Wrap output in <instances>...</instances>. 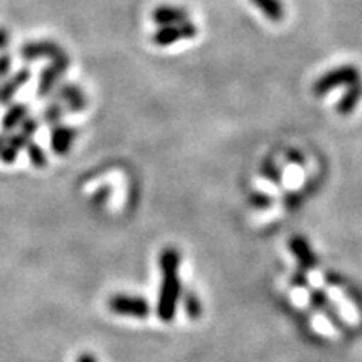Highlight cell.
Segmentation results:
<instances>
[{
	"instance_id": "1",
	"label": "cell",
	"mask_w": 362,
	"mask_h": 362,
	"mask_svg": "<svg viewBox=\"0 0 362 362\" xmlns=\"http://www.w3.org/2000/svg\"><path fill=\"white\" fill-rule=\"evenodd\" d=\"M181 296V284L178 274H163V282L158 298V317L163 322H171L176 314Z\"/></svg>"
},
{
	"instance_id": "2",
	"label": "cell",
	"mask_w": 362,
	"mask_h": 362,
	"mask_svg": "<svg viewBox=\"0 0 362 362\" xmlns=\"http://www.w3.org/2000/svg\"><path fill=\"white\" fill-rule=\"evenodd\" d=\"M361 81V72L356 66H341L337 69L329 71L314 84L315 96H325L332 89L341 88V86H352Z\"/></svg>"
},
{
	"instance_id": "3",
	"label": "cell",
	"mask_w": 362,
	"mask_h": 362,
	"mask_svg": "<svg viewBox=\"0 0 362 362\" xmlns=\"http://www.w3.org/2000/svg\"><path fill=\"white\" fill-rule=\"evenodd\" d=\"M69 66H71V59L67 57V54L57 59H52L51 64L45 67L39 76V84H37L39 99L51 96L52 90L57 88L59 83H61L62 76H64L67 69H69Z\"/></svg>"
},
{
	"instance_id": "4",
	"label": "cell",
	"mask_w": 362,
	"mask_h": 362,
	"mask_svg": "<svg viewBox=\"0 0 362 362\" xmlns=\"http://www.w3.org/2000/svg\"><path fill=\"white\" fill-rule=\"evenodd\" d=\"M51 98L52 101L64 104L66 111L69 112H81L88 107V98H86L84 90L76 84L59 83L57 88L52 90Z\"/></svg>"
},
{
	"instance_id": "5",
	"label": "cell",
	"mask_w": 362,
	"mask_h": 362,
	"mask_svg": "<svg viewBox=\"0 0 362 362\" xmlns=\"http://www.w3.org/2000/svg\"><path fill=\"white\" fill-rule=\"evenodd\" d=\"M110 310L119 315H129V317H138V319H144L149 315V304L141 297H129V296H117L111 297L110 302Z\"/></svg>"
},
{
	"instance_id": "6",
	"label": "cell",
	"mask_w": 362,
	"mask_h": 362,
	"mask_svg": "<svg viewBox=\"0 0 362 362\" xmlns=\"http://www.w3.org/2000/svg\"><path fill=\"white\" fill-rule=\"evenodd\" d=\"M197 35V27L192 22H181V24L176 25H165L160 27L156 30V34L153 35V42L156 45H161V47H166V45H171L178 40L183 39H193Z\"/></svg>"
},
{
	"instance_id": "7",
	"label": "cell",
	"mask_w": 362,
	"mask_h": 362,
	"mask_svg": "<svg viewBox=\"0 0 362 362\" xmlns=\"http://www.w3.org/2000/svg\"><path fill=\"white\" fill-rule=\"evenodd\" d=\"M64 49L52 40H39V42H29L22 45L21 57L24 61H35V59H57L64 56Z\"/></svg>"
},
{
	"instance_id": "8",
	"label": "cell",
	"mask_w": 362,
	"mask_h": 362,
	"mask_svg": "<svg viewBox=\"0 0 362 362\" xmlns=\"http://www.w3.org/2000/svg\"><path fill=\"white\" fill-rule=\"evenodd\" d=\"M78 131L71 126L66 124H56L51 129V149L59 156H64L71 151L72 143H74Z\"/></svg>"
},
{
	"instance_id": "9",
	"label": "cell",
	"mask_w": 362,
	"mask_h": 362,
	"mask_svg": "<svg viewBox=\"0 0 362 362\" xmlns=\"http://www.w3.org/2000/svg\"><path fill=\"white\" fill-rule=\"evenodd\" d=\"M288 247H291L292 253L296 255L298 264H300V269L312 270L317 265L315 253H314V250H312L309 242H307L304 237H300V235L292 237L291 242H288Z\"/></svg>"
},
{
	"instance_id": "10",
	"label": "cell",
	"mask_w": 362,
	"mask_h": 362,
	"mask_svg": "<svg viewBox=\"0 0 362 362\" xmlns=\"http://www.w3.org/2000/svg\"><path fill=\"white\" fill-rule=\"evenodd\" d=\"M153 21L156 22L158 25H176L181 24V22L188 21V12L185 8L173 7V6H161L155 8L153 12Z\"/></svg>"
},
{
	"instance_id": "11",
	"label": "cell",
	"mask_w": 362,
	"mask_h": 362,
	"mask_svg": "<svg viewBox=\"0 0 362 362\" xmlns=\"http://www.w3.org/2000/svg\"><path fill=\"white\" fill-rule=\"evenodd\" d=\"M30 76L33 74H30L29 69H21L19 72H16L11 79L6 81L4 84H0V104L11 103L17 90H19L24 84L29 83Z\"/></svg>"
},
{
	"instance_id": "12",
	"label": "cell",
	"mask_w": 362,
	"mask_h": 362,
	"mask_svg": "<svg viewBox=\"0 0 362 362\" xmlns=\"http://www.w3.org/2000/svg\"><path fill=\"white\" fill-rule=\"evenodd\" d=\"M29 116V106L24 103H16L8 107L6 115L2 117V129L4 133H11L22 124V121Z\"/></svg>"
},
{
	"instance_id": "13",
	"label": "cell",
	"mask_w": 362,
	"mask_h": 362,
	"mask_svg": "<svg viewBox=\"0 0 362 362\" xmlns=\"http://www.w3.org/2000/svg\"><path fill=\"white\" fill-rule=\"evenodd\" d=\"M361 99H362V83L359 81V83L349 86V89L346 90V94H344L342 99L337 104V112L342 116L351 115V112H354L356 106L359 104Z\"/></svg>"
},
{
	"instance_id": "14",
	"label": "cell",
	"mask_w": 362,
	"mask_h": 362,
	"mask_svg": "<svg viewBox=\"0 0 362 362\" xmlns=\"http://www.w3.org/2000/svg\"><path fill=\"white\" fill-rule=\"evenodd\" d=\"M252 2L260 8L262 13H264L267 19L274 22H279L284 19L285 8L280 0H252Z\"/></svg>"
},
{
	"instance_id": "15",
	"label": "cell",
	"mask_w": 362,
	"mask_h": 362,
	"mask_svg": "<svg viewBox=\"0 0 362 362\" xmlns=\"http://www.w3.org/2000/svg\"><path fill=\"white\" fill-rule=\"evenodd\" d=\"M180 264H181V257L176 248H165V250L160 253L161 274H178Z\"/></svg>"
},
{
	"instance_id": "16",
	"label": "cell",
	"mask_w": 362,
	"mask_h": 362,
	"mask_svg": "<svg viewBox=\"0 0 362 362\" xmlns=\"http://www.w3.org/2000/svg\"><path fill=\"white\" fill-rule=\"evenodd\" d=\"M64 115H66L64 104H61V103H57V101H52L44 110L42 121H44L45 124H49V126L61 124V121H62V117H64Z\"/></svg>"
},
{
	"instance_id": "17",
	"label": "cell",
	"mask_w": 362,
	"mask_h": 362,
	"mask_svg": "<svg viewBox=\"0 0 362 362\" xmlns=\"http://www.w3.org/2000/svg\"><path fill=\"white\" fill-rule=\"evenodd\" d=\"M25 149L30 163H33L35 168H45V166H47V155H45V151L37 143H34L33 139H30V141L27 143Z\"/></svg>"
},
{
	"instance_id": "18",
	"label": "cell",
	"mask_w": 362,
	"mask_h": 362,
	"mask_svg": "<svg viewBox=\"0 0 362 362\" xmlns=\"http://www.w3.org/2000/svg\"><path fill=\"white\" fill-rule=\"evenodd\" d=\"M183 304H185V312H187V315L189 319L197 320L198 317L202 315V302L200 298L194 296V292H187L183 297Z\"/></svg>"
},
{
	"instance_id": "19",
	"label": "cell",
	"mask_w": 362,
	"mask_h": 362,
	"mask_svg": "<svg viewBox=\"0 0 362 362\" xmlns=\"http://www.w3.org/2000/svg\"><path fill=\"white\" fill-rule=\"evenodd\" d=\"M262 175H264L267 180L272 181V183H275V185L282 181V175H280L279 168L274 165V163H270V161H265L264 168H262Z\"/></svg>"
},
{
	"instance_id": "20",
	"label": "cell",
	"mask_w": 362,
	"mask_h": 362,
	"mask_svg": "<svg viewBox=\"0 0 362 362\" xmlns=\"http://www.w3.org/2000/svg\"><path fill=\"white\" fill-rule=\"evenodd\" d=\"M29 141H30V139L27 138V136L22 134L21 131H19V133H16V134H8L7 136V143L11 144V146L16 149V151H19V153L27 146V143H29Z\"/></svg>"
},
{
	"instance_id": "21",
	"label": "cell",
	"mask_w": 362,
	"mask_h": 362,
	"mask_svg": "<svg viewBox=\"0 0 362 362\" xmlns=\"http://www.w3.org/2000/svg\"><path fill=\"white\" fill-rule=\"evenodd\" d=\"M39 129V121L35 119V117H29L27 116L24 121H22L21 124V133L27 136V138H33V136L35 134V131Z\"/></svg>"
},
{
	"instance_id": "22",
	"label": "cell",
	"mask_w": 362,
	"mask_h": 362,
	"mask_svg": "<svg viewBox=\"0 0 362 362\" xmlns=\"http://www.w3.org/2000/svg\"><path fill=\"white\" fill-rule=\"evenodd\" d=\"M250 205L255 208H269L272 205V198L267 197V194L255 193L250 197Z\"/></svg>"
},
{
	"instance_id": "23",
	"label": "cell",
	"mask_w": 362,
	"mask_h": 362,
	"mask_svg": "<svg viewBox=\"0 0 362 362\" xmlns=\"http://www.w3.org/2000/svg\"><path fill=\"white\" fill-rule=\"evenodd\" d=\"M11 67H12L11 56H7V54L0 56V79L6 78V76L8 74V71H11Z\"/></svg>"
},
{
	"instance_id": "24",
	"label": "cell",
	"mask_w": 362,
	"mask_h": 362,
	"mask_svg": "<svg viewBox=\"0 0 362 362\" xmlns=\"http://www.w3.org/2000/svg\"><path fill=\"white\" fill-rule=\"evenodd\" d=\"M293 284H296L297 287H304V288H307V291H309V288H310L309 280H307L304 272H297V274L293 275Z\"/></svg>"
},
{
	"instance_id": "25",
	"label": "cell",
	"mask_w": 362,
	"mask_h": 362,
	"mask_svg": "<svg viewBox=\"0 0 362 362\" xmlns=\"http://www.w3.org/2000/svg\"><path fill=\"white\" fill-rule=\"evenodd\" d=\"M288 160H291V163H296V165H298V166L304 165V156H302V153H298V151L288 153Z\"/></svg>"
},
{
	"instance_id": "26",
	"label": "cell",
	"mask_w": 362,
	"mask_h": 362,
	"mask_svg": "<svg viewBox=\"0 0 362 362\" xmlns=\"http://www.w3.org/2000/svg\"><path fill=\"white\" fill-rule=\"evenodd\" d=\"M8 33L6 29H2V27H0V49H4V47H7V44H8Z\"/></svg>"
},
{
	"instance_id": "27",
	"label": "cell",
	"mask_w": 362,
	"mask_h": 362,
	"mask_svg": "<svg viewBox=\"0 0 362 362\" xmlns=\"http://www.w3.org/2000/svg\"><path fill=\"white\" fill-rule=\"evenodd\" d=\"M76 362H98V361H96V357L90 356V354H81Z\"/></svg>"
}]
</instances>
